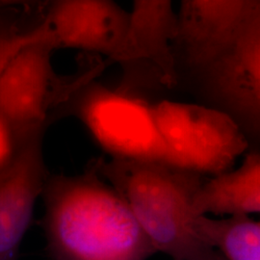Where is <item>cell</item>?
<instances>
[{
	"label": "cell",
	"instance_id": "obj_1",
	"mask_svg": "<svg viewBox=\"0 0 260 260\" xmlns=\"http://www.w3.org/2000/svg\"><path fill=\"white\" fill-rule=\"evenodd\" d=\"M41 225L52 260H148L156 253L98 159L78 176L47 177Z\"/></svg>",
	"mask_w": 260,
	"mask_h": 260
},
{
	"label": "cell",
	"instance_id": "obj_2",
	"mask_svg": "<svg viewBox=\"0 0 260 260\" xmlns=\"http://www.w3.org/2000/svg\"><path fill=\"white\" fill-rule=\"evenodd\" d=\"M101 175L123 197L156 252L174 260H226L194 230V198L205 177L165 163L98 159Z\"/></svg>",
	"mask_w": 260,
	"mask_h": 260
},
{
	"label": "cell",
	"instance_id": "obj_3",
	"mask_svg": "<svg viewBox=\"0 0 260 260\" xmlns=\"http://www.w3.org/2000/svg\"><path fill=\"white\" fill-rule=\"evenodd\" d=\"M169 165L215 176L231 170L250 141L225 113L213 107L163 101L152 104Z\"/></svg>",
	"mask_w": 260,
	"mask_h": 260
},
{
	"label": "cell",
	"instance_id": "obj_4",
	"mask_svg": "<svg viewBox=\"0 0 260 260\" xmlns=\"http://www.w3.org/2000/svg\"><path fill=\"white\" fill-rule=\"evenodd\" d=\"M197 73L211 107L229 115L247 138L260 131V8L247 17L215 55Z\"/></svg>",
	"mask_w": 260,
	"mask_h": 260
},
{
	"label": "cell",
	"instance_id": "obj_5",
	"mask_svg": "<svg viewBox=\"0 0 260 260\" xmlns=\"http://www.w3.org/2000/svg\"><path fill=\"white\" fill-rule=\"evenodd\" d=\"M75 111L93 139L113 158L169 164L152 104L101 85L87 87Z\"/></svg>",
	"mask_w": 260,
	"mask_h": 260
},
{
	"label": "cell",
	"instance_id": "obj_6",
	"mask_svg": "<svg viewBox=\"0 0 260 260\" xmlns=\"http://www.w3.org/2000/svg\"><path fill=\"white\" fill-rule=\"evenodd\" d=\"M130 21L116 0H50L41 22L53 49L90 51L122 64Z\"/></svg>",
	"mask_w": 260,
	"mask_h": 260
},
{
	"label": "cell",
	"instance_id": "obj_7",
	"mask_svg": "<svg viewBox=\"0 0 260 260\" xmlns=\"http://www.w3.org/2000/svg\"><path fill=\"white\" fill-rule=\"evenodd\" d=\"M53 50L46 41L33 43L14 57L0 76V120L19 143L46 129Z\"/></svg>",
	"mask_w": 260,
	"mask_h": 260
},
{
	"label": "cell",
	"instance_id": "obj_8",
	"mask_svg": "<svg viewBox=\"0 0 260 260\" xmlns=\"http://www.w3.org/2000/svg\"><path fill=\"white\" fill-rule=\"evenodd\" d=\"M43 132L22 141L0 168V260H18L19 248L33 219L47 173Z\"/></svg>",
	"mask_w": 260,
	"mask_h": 260
},
{
	"label": "cell",
	"instance_id": "obj_9",
	"mask_svg": "<svg viewBox=\"0 0 260 260\" xmlns=\"http://www.w3.org/2000/svg\"><path fill=\"white\" fill-rule=\"evenodd\" d=\"M260 0H180L173 53L197 72L233 37Z\"/></svg>",
	"mask_w": 260,
	"mask_h": 260
},
{
	"label": "cell",
	"instance_id": "obj_10",
	"mask_svg": "<svg viewBox=\"0 0 260 260\" xmlns=\"http://www.w3.org/2000/svg\"><path fill=\"white\" fill-rule=\"evenodd\" d=\"M130 29L122 65H146L156 82L172 88L177 83L173 53L177 15L173 0H132Z\"/></svg>",
	"mask_w": 260,
	"mask_h": 260
},
{
	"label": "cell",
	"instance_id": "obj_11",
	"mask_svg": "<svg viewBox=\"0 0 260 260\" xmlns=\"http://www.w3.org/2000/svg\"><path fill=\"white\" fill-rule=\"evenodd\" d=\"M198 215L250 216L260 212V154L248 153L241 166L203 181L194 198Z\"/></svg>",
	"mask_w": 260,
	"mask_h": 260
},
{
	"label": "cell",
	"instance_id": "obj_12",
	"mask_svg": "<svg viewBox=\"0 0 260 260\" xmlns=\"http://www.w3.org/2000/svg\"><path fill=\"white\" fill-rule=\"evenodd\" d=\"M194 230L206 245L226 260H260V223L250 216L212 219L199 215Z\"/></svg>",
	"mask_w": 260,
	"mask_h": 260
},
{
	"label": "cell",
	"instance_id": "obj_13",
	"mask_svg": "<svg viewBox=\"0 0 260 260\" xmlns=\"http://www.w3.org/2000/svg\"><path fill=\"white\" fill-rule=\"evenodd\" d=\"M39 41L47 43L46 32L41 22L23 30H0V76L19 51Z\"/></svg>",
	"mask_w": 260,
	"mask_h": 260
},
{
	"label": "cell",
	"instance_id": "obj_14",
	"mask_svg": "<svg viewBox=\"0 0 260 260\" xmlns=\"http://www.w3.org/2000/svg\"><path fill=\"white\" fill-rule=\"evenodd\" d=\"M19 144L13 131L0 120V168L12 157Z\"/></svg>",
	"mask_w": 260,
	"mask_h": 260
},
{
	"label": "cell",
	"instance_id": "obj_15",
	"mask_svg": "<svg viewBox=\"0 0 260 260\" xmlns=\"http://www.w3.org/2000/svg\"><path fill=\"white\" fill-rule=\"evenodd\" d=\"M33 1H37V0H0V8L18 5V4H23V3H28V2H33Z\"/></svg>",
	"mask_w": 260,
	"mask_h": 260
}]
</instances>
